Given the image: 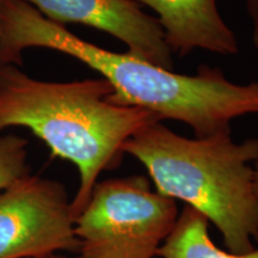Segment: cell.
<instances>
[{"instance_id":"3957f363","label":"cell","mask_w":258,"mask_h":258,"mask_svg":"<svg viewBox=\"0 0 258 258\" xmlns=\"http://www.w3.org/2000/svg\"><path fill=\"white\" fill-rule=\"evenodd\" d=\"M146 167L157 192L180 200L218 228L225 247L249 253L258 240V196L254 167L258 139L237 144L231 133L189 139L156 121L123 146Z\"/></svg>"},{"instance_id":"4fadbf2b","label":"cell","mask_w":258,"mask_h":258,"mask_svg":"<svg viewBox=\"0 0 258 258\" xmlns=\"http://www.w3.org/2000/svg\"><path fill=\"white\" fill-rule=\"evenodd\" d=\"M3 2H4V0H0V10H2V6H3Z\"/></svg>"},{"instance_id":"52a82bcc","label":"cell","mask_w":258,"mask_h":258,"mask_svg":"<svg viewBox=\"0 0 258 258\" xmlns=\"http://www.w3.org/2000/svg\"><path fill=\"white\" fill-rule=\"evenodd\" d=\"M157 14L171 51L180 56L194 49L220 55L238 53L234 32L218 10V0H135Z\"/></svg>"},{"instance_id":"7c38bea8","label":"cell","mask_w":258,"mask_h":258,"mask_svg":"<svg viewBox=\"0 0 258 258\" xmlns=\"http://www.w3.org/2000/svg\"><path fill=\"white\" fill-rule=\"evenodd\" d=\"M253 167H254V190H256V194L258 196V159L254 161Z\"/></svg>"},{"instance_id":"30bf717a","label":"cell","mask_w":258,"mask_h":258,"mask_svg":"<svg viewBox=\"0 0 258 258\" xmlns=\"http://www.w3.org/2000/svg\"><path fill=\"white\" fill-rule=\"evenodd\" d=\"M247 10H249L250 17L252 19L253 30L252 38L254 46L258 48V0H246Z\"/></svg>"},{"instance_id":"277c9868","label":"cell","mask_w":258,"mask_h":258,"mask_svg":"<svg viewBox=\"0 0 258 258\" xmlns=\"http://www.w3.org/2000/svg\"><path fill=\"white\" fill-rule=\"evenodd\" d=\"M178 215L175 200L152 191L145 176L97 182L74 219L78 252L88 258H154Z\"/></svg>"},{"instance_id":"6da1fadb","label":"cell","mask_w":258,"mask_h":258,"mask_svg":"<svg viewBox=\"0 0 258 258\" xmlns=\"http://www.w3.org/2000/svg\"><path fill=\"white\" fill-rule=\"evenodd\" d=\"M48 48L76 57L114 89L111 101L172 118L196 138L231 133V122L258 114V83H232L218 69L200 67L195 76L176 73L129 53L90 43L51 22L24 0H4L0 10V66L22 63L27 48Z\"/></svg>"},{"instance_id":"9c48e42d","label":"cell","mask_w":258,"mask_h":258,"mask_svg":"<svg viewBox=\"0 0 258 258\" xmlns=\"http://www.w3.org/2000/svg\"><path fill=\"white\" fill-rule=\"evenodd\" d=\"M29 173L28 141L15 134L0 137V192Z\"/></svg>"},{"instance_id":"8992f818","label":"cell","mask_w":258,"mask_h":258,"mask_svg":"<svg viewBox=\"0 0 258 258\" xmlns=\"http://www.w3.org/2000/svg\"><path fill=\"white\" fill-rule=\"evenodd\" d=\"M44 17L64 25L95 28L123 42L127 53L173 70L172 51L157 17L148 16L135 0H24Z\"/></svg>"},{"instance_id":"8fae6325","label":"cell","mask_w":258,"mask_h":258,"mask_svg":"<svg viewBox=\"0 0 258 258\" xmlns=\"http://www.w3.org/2000/svg\"><path fill=\"white\" fill-rule=\"evenodd\" d=\"M35 258H88V257L82 256V254H78V256L76 257H66V256H61V254H57V253H53V254H47V256L35 257Z\"/></svg>"},{"instance_id":"5b68a950","label":"cell","mask_w":258,"mask_h":258,"mask_svg":"<svg viewBox=\"0 0 258 258\" xmlns=\"http://www.w3.org/2000/svg\"><path fill=\"white\" fill-rule=\"evenodd\" d=\"M78 250L71 201L62 183L29 173L0 192V258Z\"/></svg>"},{"instance_id":"ba28073f","label":"cell","mask_w":258,"mask_h":258,"mask_svg":"<svg viewBox=\"0 0 258 258\" xmlns=\"http://www.w3.org/2000/svg\"><path fill=\"white\" fill-rule=\"evenodd\" d=\"M208 219L189 206L179 213L175 227L157 251L158 258H258V247L237 254L213 243Z\"/></svg>"},{"instance_id":"7a4b0ae2","label":"cell","mask_w":258,"mask_h":258,"mask_svg":"<svg viewBox=\"0 0 258 258\" xmlns=\"http://www.w3.org/2000/svg\"><path fill=\"white\" fill-rule=\"evenodd\" d=\"M112 93L104 78L43 82L15 64L0 66V132L28 128L53 156L76 165L79 186L71 200L73 219L85 208L103 171L120 166L128 139L161 121L144 109L116 104Z\"/></svg>"}]
</instances>
